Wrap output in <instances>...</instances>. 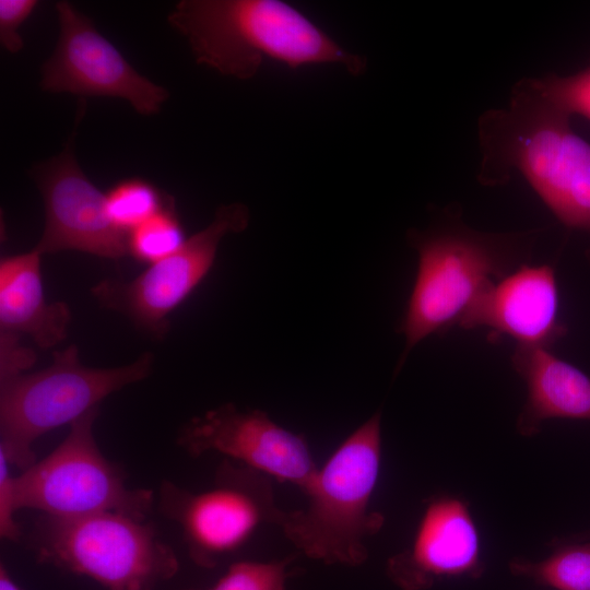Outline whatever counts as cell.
Listing matches in <instances>:
<instances>
[{"mask_svg":"<svg viewBox=\"0 0 590 590\" xmlns=\"http://www.w3.org/2000/svg\"><path fill=\"white\" fill-rule=\"evenodd\" d=\"M477 139L480 184L521 176L562 224L590 233V142L573 130L570 117L518 81L507 106L479 117Z\"/></svg>","mask_w":590,"mask_h":590,"instance_id":"6da1fadb","label":"cell"},{"mask_svg":"<svg viewBox=\"0 0 590 590\" xmlns=\"http://www.w3.org/2000/svg\"><path fill=\"white\" fill-rule=\"evenodd\" d=\"M168 23L187 39L198 63L240 80L255 76L266 60L291 69L339 63L352 75L367 64L280 0H182Z\"/></svg>","mask_w":590,"mask_h":590,"instance_id":"7a4b0ae2","label":"cell"},{"mask_svg":"<svg viewBox=\"0 0 590 590\" xmlns=\"http://www.w3.org/2000/svg\"><path fill=\"white\" fill-rule=\"evenodd\" d=\"M408 240L418 264L399 326L405 344L398 368L421 341L458 324L491 282L523 263L533 238L532 233L476 231L451 208L428 228L409 231Z\"/></svg>","mask_w":590,"mask_h":590,"instance_id":"3957f363","label":"cell"},{"mask_svg":"<svg viewBox=\"0 0 590 590\" xmlns=\"http://www.w3.org/2000/svg\"><path fill=\"white\" fill-rule=\"evenodd\" d=\"M381 413L377 411L334 450L304 494L303 509L286 511L284 536L310 559L327 565L359 566L368 558L366 542L385 517L370 509L381 464Z\"/></svg>","mask_w":590,"mask_h":590,"instance_id":"277c9868","label":"cell"},{"mask_svg":"<svg viewBox=\"0 0 590 590\" xmlns=\"http://www.w3.org/2000/svg\"><path fill=\"white\" fill-rule=\"evenodd\" d=\"M154 355L111 368L83 365L75 345L52 353V363L38 371L0 381V452L22 471L36 462L33 446L44 434L71 425L99 408L109 394L145 379Z\"/></svg>","mask_w":590,"mask_h":590,"instance_id":"5b68a950","label":"cell"},{"mask_svg":"<svg viewBox=\"0 0 590 590\" xmlns=\"http://www.w3.org/2000/svg\"><path fill=\"white\" fill-rule=\"evenodd\" d=\"M39 562L88 577L106 590H156L179 562L151 523L119 512L43 516L33 532Z\"/></svg>","mask_w":590,"mask_h":590,"instance_id":"8992f818","label":"cell"},{"mask_svg":"<svg viewBox=\"0 0 590 590\" xmlns=\"http://www.w3.org/2000/svg\"><path fill=\"white\" fill-rule=\"evenodd\" d=\"M98 412L96 408L74 421L48 456L14 476L19 510L62 519L113 511L145 520L154 494L128 487L122 471L104 457L94 436Z\"/></svg>","mask_w":590,"mask_h":590,"instance_id":"52a82bcc","label":"cell"},{"mask_svg":"<svg viewBox=\"0 0 590 590\" xmlns=\"http://www.w3.org/2000/svg\"><path fill=\"white\" fill-rule=\"evenodd\" d=\"M160 508L180 527L192 560L205 568L239 548L262 524L280 528L287 511L276 505L268 475L228 460L203 492L164 481Z\"/></svg>","mask_w":590,"mask_h":590,"instance_id":"ba28073f","label":"cell"},{"mask_svg":"<svg viewBox=\"0 0 590 590\" xmlns=\"http://www.w3.org/2000/svg\"><path fill=\"white\" fill-rule=\"evenodd\" d=\"M249 220L247 205L239 202L221 205L211 223L187 238L177 251L150 264L131 281L104 280L92 293L104 307L163 338L168 331V316L212 269L223 237L244 232Z\"/></svg>","mask_w":590,"mask_h":590,"instance_id":"9c48e42d","label":"cell"},{"mask_svg":"<svg viewBox=\"0 0 590 590\" xmlns=\"http://www.w3.org/2000/svg\"><path fill=\"white\" fill-rule=\"evenodd\" d=\"M57 46L42 67L40 88L49 93L110 96L141 115L158 113L168 91L140 74L93 22L70 2L58 1Z\"/></svg>","mask_w":590,"mask_h":590,"instance_id":"30bf717a","label":"cell"},{"mask_svg":"<svg viewBox=\"0 0 590 590\" xmlns=\"http://www.w3.org/2000/svg\"><path fill=\"white\" fill-rule=\"evenodd\" d=\"M177 444L189 456L219 452L245 467L296 485L302 492L318 465L302 434L275 423L261 410H239L226 403L192 417L180 429Z\"/></svg>","mask_w":590,"mask_h":590,"instance_id":"8fae6325","label":"cell"},{"mask_svg":"<svg viewBox=\"0 0 590 590\" xmlns=\"http://www.w3.org/2000/svg\"><path fill=\"white\" fill-rule=\"evenodd\" d=\"M67 148L33 169L45 206V227L35 249L40 253L74 250L118 260L129 255L128 234L106 211L103 193Z\"/></svg>","mask_w":590,"mask_h":590,"instance_id":"7c38bea8","label":"cell"},{"mask_svg":"<svg viewBox=\"0 0 590 590\" xmlns=\"http://www.w3.org/2000/svg\"><path fill=\"white\" fill-rule=\"evenodd\" d=\"M485 569L480 532L461 497L430 498L411 544L387 560L386 574L401 590H427L450 578H480Z\"/></svg>","mask_w":590,"mask_h":590,"instance_id":"4fadbf2b","label":"cell"},{"mask_svg":"<svg viewBox=\"0 0 590 590\" xmlns=\"http://www.w3.org/2000/svg\"><path fill=\"white\" fill-rule=\"evenodd\" d=\"M458 326L483 327L491 338L517 345L551 347L567 331L559 318V291L550 264L521 263L491 282L472 302Z\"/></svg>","mask_w":590,"mask_h":590,"instance_id":"5bb4252c","label":"cell"},{"mask_svg":"<svg viewBox=\"0 0 590 590\" xmlns=\"http://www.w3.org/2000/svg\"><path fill=\"white\" fill-rule=\"evenodd\" d=\"M511 363L527 385L516 424L520 435L535 436L547 420L590 421V377L585 371L542 346L517 345Z\"/></svg>","mask_w":590,"mask_h":590,"instance_id":"9a60e30c","label":"cell"},{"mask_svg":"<svg viewBox=\"0 0 590 590\" xmlns=\"http://www.w3.org/2000/svg\"><path fill=\"white\" fill-rule=\"evenodd\" d=\"M35 248L0 263V331L28 335L40 349L61 343L71 312L63 302L45 299L40 259Z\"/></svg>","mask_w":590,"mask_h":590,"instance_id":"2e32d148","label":"cell"},{"mask_svg":"<svg viewBox=\"0 0 590 590\" xmlns=\"http://www.w3.org/2000/svg\"><path fill=\"white\" fill-rule=\"evenodd\" d=\"M550 545L553 552L542 560L514 558L510 573L555 590H590V540Z\"/></svg>","mask_w":590,"mask_h":590,"instance_id":"e0dca14e","label":"cell"},{"mask_svg":"<svg viewBox=\"0 0 590 590\" xmlns=\"http://www.w3.org/2000/svg\"><path fill=\"white\" fill-rule=\"evenodd\" d=\"M169 204L168 198L165 199L155 186L142 178L121 180L106 193L109 220L127 234Z\"/></svg>","mask_w":590,"mask_h":590,"instance_id":"ac0fdd59","label":"cell"},{"mask_svg":"<svg viewBox=\"0 0 590 590\" xmlns=\"http://www.w3.org/2000/svg\"><path fill=\"white\" fill-rule=\"evenodd\" d=\"M519 82L550 107L568 117L578 115L590 120V64L569 75L548 73Z\"/></svg>","mask_w":590,"mask_h":590,"instance_id":"d6986e66","label":"cell"},{"mask_svg":"<svg viewBox=\"0 0 590 590\" xmlns=\"http://www.w3.org/2000/svg\"><path fill=\"white\" fill-rule=\"evenodd\" d=\"M186 239L173 202L128 234L129 253L152 264L177 251Z\"/></svg>","mask_w":590,"mask_h":590,"instance_id":"ffe728a7","label":"cell"},{"mask_svg":"<svg viewBox=\"0 0 590 590\" xmlns=\"http://www.w3.org/2000/svg\"><path fill=\"white\" fill-rule=\"evenodd\" d=\"M291 559L238 562L211 588L205 590H285ZM202 590V589H188Z\"/></svg>","mask_w":590,"mask_h":590,"instance_id":"44dd1931","label":"cell"},{"mask_svg":"<svg viewBox=\"0 0 590 590\" xmlns=\"http://www.w3.org/2000/svg\"><path fill=\"white\" fill-rule=\"evenodd\" d=\"M37 4L36 0H0V43L8 51L16 54L24 47L19 27Z\"/></svg>","mask_w":590,"mask_h":590,"instance_id":"7402d4cb","label":"cell"},{"mask_svg":"<svg viewBox=\"0 0 590 590\" xmlns=\"http://www.w3.org/2000/svg\"><path fill=\"white\" fill-rule=\"evenodd\" d=\"M10 462L0 452V535L9 541H19L20 526L15 520L19 510L14 494V476L10 473Z\"/></svg>","mask_w":590,"mask_h":590,"instance_id":"603a6c76","label":"cell"},{"mask_svg":"<svg viewBox=\"0 0 590 590\" xmlns=\"http://www.w3.org/2000/svg\"><path fill=\"white\" fill-rule=\"evenodd\" d=\"M36 361L35 352L20 335L0 331V381L24 374Z\"/></svg>","mask_w":590,"mask_h":590,"instance_id":"cb8c5ba5","label":"cell"},{"mask_svg":"<svg viewBox=\"0 0 590 590\" xmlns=\"http://www.w3.org/2000/svg\"><path fill=\"white\" fill-rule=\"evenodd\" d=\"M0 590H20L2 564L0 567Z\"/></svg>","mask_w":590,"mask_h":590,"instance_id":"d4e9b609","label":"cell"},{"mask_svg":"<svg viewBox=\"0 0 590 590\" xmlns=\"http://www.w3.org/2000/svg\"><path fill=\"white\" fill-rule=\"evenodd\" d=\"M586 540H590V529L582 532L571 533L565 536L554 538L552 541L574 542V541H586Z\"/></svg>","mask_w":590,"mask_h":590,"instance_id":"484cf974","label":"cell"}]
</instances>
